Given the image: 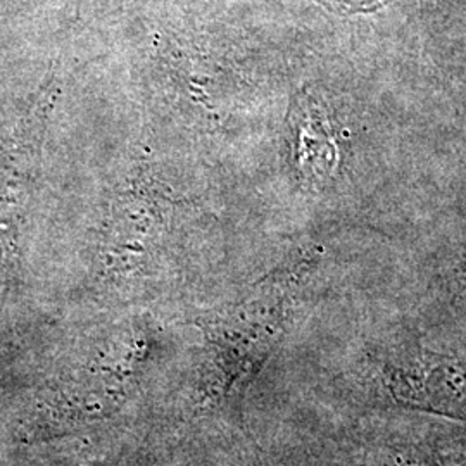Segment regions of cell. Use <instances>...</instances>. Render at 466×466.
Instances as JSON below:
<instances>
[{
  "label": "cell",
  "mask_w": 466,
  "mask_h": 466,
  "mask_svg": "<svg viewBox=\"0 0 466 466\" xmlns=\"http://www.w3.org/2000/svg\"><path fill=\"white\" fill-rule=\"evenodd\" d=\"M454 287V294L460 300H466V258L461 263V267L458 269V273L454 275V282L450 283V290Z\"/></svg>",
  "instance_id": "3957f363"
},
{
  "label": "cell",
  "mask_w": 466,
  "mask_h": 466,
  "mask_svg": "<svg viewBox=\"0 0 466 466\" xmlns=\"http://www.w3.org/2000/svg\"><path fill=\"white\" fill-rule=\"evenodd\" d=\"M339 413H406L466 425V327L367 325L325 367Z\"/></svg>",
  "instance_id": "6da1fadb"
},
{
  "label": "cell",
  "mask_w": 466,
  "mask_h": 466,
  "mask_svg": "<svg viewBox=\"0 0 466 466\" xmlns=\"http://www.w3.org/2000/svg\"><path fill=\"white\" fill-rule=\"evenodd\" d=\"M325 466H466V425L406 413H339Z\"/></svg>",
  "instance_id": "7a4b0ae2"
},
{
  "label": "cell",
  "mask_w": 466,
  "mask_h": 466,
  "mask_svg": "<svg viewBox=\"0 0 466 466\" xmlns=\"http://www.w3.org/2000/svg\"><path fill=\"white\" fill-rule=\"evenodd\" d=\"M337 2L350 5V7H352V11H360V9H363V7L371 9V7H375V5L385 4L387 0H337Z\"/></svg>",
  "instance_id": "277c9868"
}]
</instances>
